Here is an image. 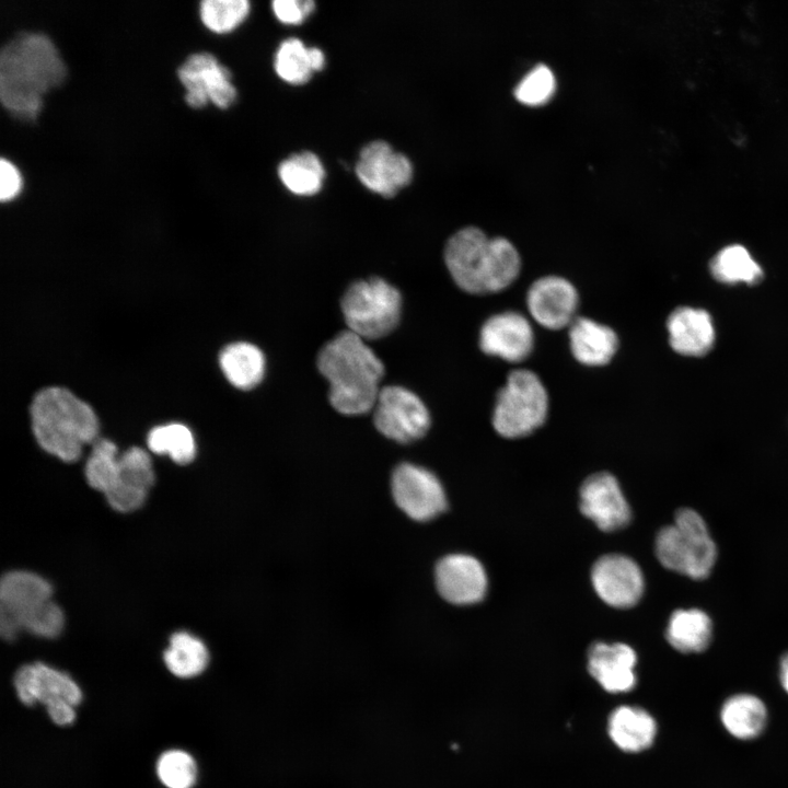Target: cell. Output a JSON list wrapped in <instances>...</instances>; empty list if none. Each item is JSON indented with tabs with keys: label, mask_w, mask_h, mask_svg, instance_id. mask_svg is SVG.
<instances>
[{
	"label": "cell",
	"mask_w": 788,
	"mask_h": 788,
	"mask_svg": "<svg viewBox=\"0 0 788 788\" xmlns=\"http://www.w3.org/2000/svg\"><path fill=\"white\" fill-rule=\"evenodd\" d=\"M67 68L51 39L42 33L22 32L0 53V100L21 120H35L43 96L66 79Z\"/></svg>",
	"instance_id": "obj_1"
},
{
	"label": "cell",
	"mask_w": 788,
	"mask_h": 788,
	"mask_svg": "<svg viewBox=\"0 0 788 788\" xmlns=\"http://www.w3.org/2000/svg\"><path fill=\"white\" fill-rule=\"evenodd\" d=\"M316 363L338 413L355 416L373 409L384 366L366 340L348 329L340 332L322 347Z\"/></svg>",
	"instance_id": "obj_2"
},
{
	"label": "cell",
	"mask_w": 788,
	"mask_h": 788,
	"mask_svg": "<svg viewBox=\"0 0 788 788\" xmlns=\"http://www.w3.org/2000/svg\"><path fill=\"white\" fill-rule=\"evenodd\" d=\"M444 262L454 282L473 294L499 292L519 276L521 258L502 236L489 237L476 227H466L447 242Z\"/></svg>",
	"instance_id": "obj_3"
},
{
	"label": "cell",
	"mask_w": 788,
	"mask_h": 788,
	"mask_svg": "<svg viewBox=\"0 0 788 788\" xmlns=\"http://www.w3.org/2000/svg\"><path fill=\"white\" fill-rule=\"evenodd\" d=\"M31 419L42 449L69 463L76 462L83 447L95 442L99 434V420L92 407L63 387L38 392L31 405Z\"/></svg>",
	"instance_id": "obj_4"
},
{
	"label": "cell",
	"mask_w": 788,
	"mask_h": 788,
	"mask_svg": "<svg viewBox=\"0 0 788 788\" xmlns=\"http://www.w3.org/2000/svg\"><path fill=\"white\" fill-rule=\"evenodd\" d=\"M65 624L53 587L43 577L23 570L5 573L0 583V633L11 641L25 630L44 638L57 637Z\"/></svg>",
	"instance_id": "obj_5"
},
{
	"label": "cell",
	"mask_w": 788,
	"mask_h": 788,
	"mask_svg": "<svg viewBox=\"0 0 788 788\" xmlns=\"http://www.w3.org/2000/svg\"><path fill=\"white\" fill-rule=\"evenodd\" d=\"M656 555L663 567L693 579H704L715 565L717 548L703 518L684 508L676 512L674 524L658 533Z\"/></svg>",
	"instance_id": "obj_6"
},
{
	"label": "cell",
	"mask_w": 788,
	"mask_h": 788,
	"mask_svg": "<svg viewBox=\"0 0 788 788\" xmlns=\"http://www.w3.org/2000/svg\"><path fill=\"white\" fill-rule=\"evenodd\" d=\"M348 331L363 340L385 337L398 324L402 312L399 291L382 278L354 282L340 303Z\"/></svg>",
	"instance_id": "obj_7"
},
{
	"label": "cell",
	"mask_w": 788,
	"mask_h": 788,
	"mask_svg": "<svg viewBox=\"0 0 788 788\" xmlns=\"http://www.w3.org/2000/svg\"><path fill=\"white\" fill-rule=\"evenodd\" d=\"M548 413L547 391L532 371H512L499 391L493 414L495 430L505 438H521L541 427Z\"/></svg>",
	"instance_id": "obj_8"
},
{
	"label": "cell",
	"mask_w": 788,
	"mask_h": 788,
	"mask_svg": "<svg viewBox=\"0 0 788 788\" xmlns=\"http://www.w3.org/2000/svg\"><path fill=\"white\" fill-rule=\"evenodd\" d=\"M373 422L384 437L398 443L422 438L430 428V414L414 392L398 385L380 390L373 407Z\"/></svg>",
	"instance_id": "obj_9"
},
{
	"label": "cell",
	"mask_w": 788,
	"mask_h": 788,
	"mask_svg": "<svg viewBox=\"0 0 788 788\" xmlns=\"http://www.w3.org/2000/svg\"><path fill=\"white\" fill-rule=\"evenodd\" d=\"M391 493L398 509L417 522L434 519L447 508L445 493L438 477L413 463H401L395 467Z\"/></svg>",
	"instance_id": "obj_10"
},
{
	"label": "cell",
	"mask_w": 788,
	"mask_h": 788,
	"mask_svg": "<svg viewBox=\"0 0 788 788\" xmlns=\"http://www.w3.org/2000/svg\"><path fill=\"white\" fill-rule=\"evenodd\" d=\"M177 76L186 89L185 101L193 108H201L209 101L219 108H228L236 100L230 70L209 53L190 55Z\"/></svg>",
	"instance_id": "obj_11"
},
{
	"label": "cell",
	"mask_w": 788,
	"mask_h": 788,
	"mask_svg": "<svg viewBox=\"0 0 788 788\" xmlns=\"http://www.w3.org/2000/svg\"><path fill=\"white\" fill-rule=\"evenodd\" d=\"M356 175L370 190L383 197H393L408 185L413 177L409 159L383 140L364 146L356 164Z\"/></svg>",
	"instance_id": "obj_12"
},
{
	"label": "cell",
	"mask_w": 788,
	"mask_h": 788,
	"mask_svg": "<svg viewBox=\"0 0 788 788\" xmlns=\"http://www.w3.org/2000/svg\"><path fill=\"white\" fill-rule=\"evenodd\" d=\"M591 580L599 596L618 609L635 605L644 592V577L639 566L619 554L599 558L592 567Z\"/></svg>",
	"instance_id": "obj_13"
},
{
	"label": "cell",
	"mask_w": 788,
	"mask_h": 788,
	"mask_svg": "<svg viewBox=\"0 0 788 788\" xmlns=\"http://www.w3.org/2000/svg\"><path fill=\"white\" fill-rule=\"evenodd\" d=\"M579 297L573 285L559 276L535 280L528 290L526 305L531 316L543 327L560 329L576 320Z\"/></svg>",
	"instance_id": "obj_14"
},
{
	"label": "cell",
	"mask_w": 788,
	"mask_h": 788,
	"mask_svg": "<svg viewBox=\"0 0 788 788\" xmlns=\"http://www.w3.org/2000/svg\"><path fill=\"white\" fill-rule=\"evenodd\" d=\"M14 687L27 706L40 703L48 707L62 702L77 706L82 699L80 687L68 674L43 662L21 667L14 676Z\"/></svg>",
	"instance_id": "obj_15"
},
{
	"label": "cell",
	"mask_w": 788,
	"mask_h": 788,
	"mask_svg": "<svg viewBox=\"0 0 788 788\" xmlns=\"http://www.w3.org/2000/svg\"><path fill=\"white\" fill-rule=\"evenodd\" d=\"M479 346L483 352L509 362H521L533 350L534 333L521 313L507 311L490 316L482 326Z\"/></svg>",
	"instance_id": "obj_16"
},
{
	"label": "cell",
	"mask_w": 788,
	"mask_h": 788,
	"mask_svg": "<svg viewBox=\"0 0 788 788\" xmlns=\"http://www.w3.org/2000/svg\"><path fill=\"white\" fill-rule=\"evenodd\" d=\"M439 594L455 605L479 602L487 589V577L482 564L473 556L450 554L441 558L434 569Z\"/></svg>",
	"instance_id": "obj_17"
},
{
	"label": "cell",
	"mask_w": 788,
	"mask_h": 788,
	"mask_svg": "<svg viewBox=\"0 0 788 788\" xmlns=\"http://www.w3.org/2000/svg\"><path fill=\"white\" fill-rule=\"evenodd\" d=\"M580 510L605 532L627 525L630 509L616 478L602 472L589 476L580 488Z\"/></svg>",
	"instance_id": "obj_18"
},
{
	"label": "cell",
	"mask_w": 788,
	"mask_h": 788,
	"mask_svg": "<svg viewBox=\"0 0 788 788\" xmlns=\"http://www.w3.org/2000/svg\"><path fill=\"white\" fill-rule=\"evenodd\" d=\"M154 483L150 455L139 447H132L119 455L116 480L105 494L109 506L119 512L139 509Z\"/></svg>",
	"instance_id": "obj_19"
},
{
	"label": "cell",
	"mask_w": 788,
	"mask_h": 788,
	"mask_svg": "<svg viewBox=\"0 0 788 788\" xmlns=\"http://www.w3.org/2000/svg\"><path fill=\"white\" fill-rule=\"evenodd\" d=\"M636 662L633 648L622 642H595L588 651V670L609 693H625L634 688Z\"/></svg>",
	"instance_id": "obj_20"
},
{
	"label": "cell",
	"mask_w": 788,
	"mask_h": 788,
	"mask_svg": "<svg viewBox=\"0 0 788 788\" xmlns=\"http://www.w3.org/2000/svg\"><path fill=\"white\" fill-rule=\"evenodd\" d=\"M667 328L672 349L683 356H704L715 343L711 317L702 309H675L668 317Z\"/></svg>",
	"instance_id": "obj_21"
},
{
	"label": "cell",
	"mask_w": 788,
	"mask_h": 788,
	"mask_svg": "<svg viewBox=\"0 0 788 788\" xmlns=\"http://www.w3.org/2000/svg\"><path fill=\"white\" fill-rule=\"evenodd\" d=\"M570 349L575 359L589 367L609 363L618 348L616 333L588 317H576L569 326Z\"/></svg>",
	"instance_id": "obj_22"
},
{
	"label": "cell",
	"mask_w": 788,
	"mask_h": 788,
	"mask_svg": "<svg viewBox=\"0 0 788 788\" xmlns=\"http://www.w3.org/2000/svg\"><path fill=\"white\" fill-rule=\"evenodd\" d=\"M607 732L616 746L636 753L648 749L657 734V723L645 709L621 706L609 717Z\"/></svg>",
	"instance_id": "obj_23"
},
{
	"label": "cell",
	"mask_w": 788,
	"mask_h": 788,
	"mask_svg": "<svg viewBox=\"0 0 788 788\" xmlns=\"http://www.w3.org/2000/svg\"><path fill=\"white\" fill-rule=\"evenodd\" d=\"M220 368L236 389L246 391L257 386L265 374V356L255 345L237 341L228 345L219 356Z\"/></svg>",
	"instance_id": "obj_24"
},
{
	"label": "cell",
	"mask_w": 788,
	"mask_h": 788,
	"mask_svg": "<svg viewBox=\"0 0 788 788\" xmlns=\"http://www.w3.org/2000/svg\"><path fill=\"white\" fill-rule=\"evenodd\" d=\"M325 65L323 51L316 47H306L294 37L283 40L275 55V70L286 82L303 84L310 80L314 71Z\"/></svg>",
	"instance_id": "obj_25"
},
{
	"label": "cell",
	"mask_w": 788,
	"mask_h": 788,
	"mask_svg": "<svg viewBox=\"0 0 788 788\" xmlns=\"http://www.w3.org/2000/svg\"><path fill=\"white\" fill-rule=\"evenodd\" d=\"M709 616L696 609L673 612L667 627V639L676 650L691 653L705 650L711 639Z\"/></svg>",
	"instance_id": "obj_26"
},
{
	"label": "cell",
	"mask_w": 788,
	"mask_h": 788,
	"mask_svg": "<svg viewBox=\"0 0 788 788\" xmlns=\"http://www.w3.org/2000/svg\"><path fill=\"white\" fill-rule=\"evenodd\" d=\"M720 716L729 733L742 740L757 737L763 731L767 719L763 702L748 694L729 698L723 704Z\"/></svg>",
	"instance_id": "obj_27"
},
{
	"label": "cell",
	"mask_w": 788,
	"mask_h": 788,
	"mask_svg": "<svg viewBox=\"0 0 788 788\" xmlns=\"http://www.w3.org/2000/svg\"><path fill=\"white\" fill-rule=\"evenodd\" d=\"M163 659L172 674L188 679L200 674L208 665L209 652L205 644L187 631L174 633Z\"/></svg>",
	"instance_id": "obj_28"
},
{
	"label": "cell",
	"mask_w": 788,
	"mask_h": 788,
	"mask_svg": "<svg viewBox=\"0 0 788 788\" xmlns=\"http://www.w3.org/2000/svg\"><path fill=\"white\" fill-rule=\"evenodd\" d=\"M278 175L291 193L309 196L322 188L325 171L315 153L303 151L283 160L278 166Z\"/></svg>",
	"instance_id": "obj_29"
},
{
	"label": "cell",
	"mask_w": 788,
	"mask_h": 788,
	"mask_svg": "<svg viewBox=\"0 0 788 788\" xmlns=\"http://www.w3.org/2000/svg\"><path fill=\"white\" fill-rule=\"evenodd\" d=\"M711 275L725 283H755L762 278V268L748 250L733 244L720 250L710 260Z\"/></svg>",
	"instance_id": "obj_30"
},
{
	"label": "cell",
	"mask_w": 788,
	"mask_h": 788,
	"mask_svg": "<svg viewBox=\"0 0 788 788\" xmlns=\"http://www.w3.org/2000/svg\"><path fill=\"white\" fill-rule=\"evenodd\" d=\"M147 443L157 454H166L175 463L185 465L196 455V443L192 431L182 424H169L150 430Z\"/></svg>",
	"instance_id": "obj_31"
},
{
	"label": "cell",
	"mask_w": 788,
	"mask_h": 788,
	"mask_svg": "<svg viewBox=\"0 0 788 788\" xmlns=\"http://www.w3.org/2000/svg\"><path fill=\"white\" fill-rule=\"evenodd\" d=\"M118 466L116 444L107 439L96 440L85 464L88 484L105 495L116 480Z\"/></svg>",
	"instance_id": "obj_32"
},
{
	"label": "cell",
	"mask_w": 788,
	"mask_h": 788,
	"mask_svg": "<svg viewBox=\"0 0 788 788\" xmlns=\"http://www.w3.org/2000/svg\"><path fill=\"white\" fill-rule=\"evenodd\" d=\"M200 18L215 33H227L241 24L250 12L246 0H205L200 3Z\"/></svg>",
	"instance_id": "obj_33"
},
{
	"label": "cell",
	"mask_w": 788,
	"mask_h": 788,
	"mask_svg": "<svg viewBox=\"0 0 788 788\" xmlns=\"http://www.w3.org/2000/svg\"><path fill=\"white\" fill-rule=\"evenodd\" d=\"M157 774L167 788H192L196 781L197 766L187 752L170 750L159 757Z\"/></svg>",
	"instance_id": "obj_34"
},
{
	"label": "cell",
	"mask_w": 788,
	"mask_h": 788,
	"mask_svg": "<svg viewBox=\"0 0 788 788\" xmlns=\"http://www.w3.org/2000/svg\"><path fill=\"white\" fill-rule=\"evenodd\" d=\"M556 88L553 71L544 63L537 65L518 83L514 96L526 105H541L547 102Z\"/></svg>",
	"instance_id": "obj_35"
},
{
	"label": "cell",
	"mask_w": 788,
	"mask_h": 788,
	"mask_svg": "<svg viewBox=\"0 0 788 788\" xmlns=\"http://www.w3.org/2000/svg\"><path fill=\"white\" fill-rule=\"evenodd\" d=\"M312 0H275L273 11L276 18L285 24H300L314 10Z\"/></svg>",
	"instance_id": "obj_36"
},
{
	"label": "cell",
	"mask_w": 788,
	"mask_h": 788,
	"mask_svg": "<svg viewBox=\"0 0 788 788\" xmlns=\"http://www.w3.org/2000/svg\"><path fill=\"white\" fill-rule=\"evenodd\" d=\"M22 178L18 169L8 160L0 162V199H13L21 190Z\"/></svg>",
	"instance_id": "obj_37"
},
{
	"label": "cell",
	"mask_w": 788,
	"mask_h": 788,
	"mask_svg": "<svg viewBox=\"0 0 788 788\" xmlns=\"http://www.w3.org/2000/svg\"><path fill=\"white\" fill-rule=\"evenodd\" d=\"M74 707L70 703H57L54 705H50L47 708V712L49 718L59 726H68L71 725L76 719V711Z\"/></svg>",
	"instance_id": "obj_38"
},
{
	"label": "cell",
	"mask_w": 788,
	"mask_h": 788,
	"mask_svg": "<svg viewBox=\"0 0 788 788\" xmlns=\"http://www.w3.org/2000/svg\"><path fill=\"white\" fill-rule=\"evenodd\" d=\"M780 681L783 687L788 693V653L784 656L780 662Z\"/></svg>",
	"instance_id": "obj_39"
}]
</instances>
